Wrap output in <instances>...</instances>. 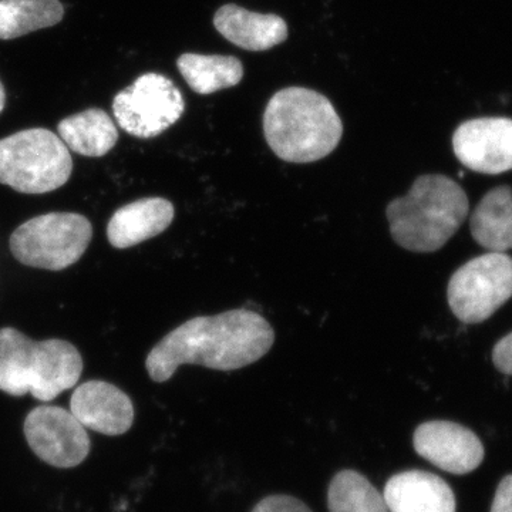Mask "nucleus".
Here are the masks:
<instances>
[{"instance_id":"nucleus-1","label":"nucleus","mask_w":512,"mask_h":512,"mask_svg":"<svg viewBox=\"0 0 512 512\" xmlns=\"http://www.w3.org/2000/svg\"><path fill=\"white\" fill-rule=\"evenodd\" d=\"M275 332L268 320L248 309L198 316L171 330L148 353L151 380L164 383L181 365L231 372L258 362L271 350Z\"/></svg>"},{"instance_id":"nucleus-2","label":"nucleus","mask_w":512,"mask_h":512,"mask_svg":"<svg viewBox=\"0 0 512 512\" xmlns=\"http://www.w3.org/2000/svg\"><path fill=\"white\" fill-rule=\"evenodd\" d=\"M264 134L281 160L308 164L335 151L343 123L328 97L305 87H286L266 104Z\"/></svg>"},{"instance_id":"nucleus-3","label":"nucleus","mask_w":512,"mask_h":512,"mask_svg":"<svg viewBox=\"0 0 512 512\" xmlns=\"http://www.w3.org/2000/svg\"><path fill=\"white\" fill-rule=\"evenodd\" d=\"M466 191L447 175H420L402 198L387 205L390 234L407 251L430 254L450 241L466 221Z\"/></svg>"},{"instance_id":"nucleus-4","label":"nucleus","mask_w":512,"mask_h":512,"mask_svg":"<svg viewBox=\"0 0 512 512\" xmlns=\"http://www.w3.org/2000/svg\"><path fill=\"white\" fill-rule=\"evenodd\" d=\"M82 372V355L72 343L36 342L18 329H0V392L15 397L30 393L40 402H52L76 386Z\"/></svg>"},{"instance_id":"nucleus-5","label":"nucleus","mask_w":512,"mask_h":512,"mask_svg":"<svg viewBox=\"0 0 512 512\" xmlns=\"http://www.w3.org/2000/svg\"><path fill=\"white\" fill-rule=\"evenodd\" d=\"M69 148L46 128H28L0 140V184L22 194H47L69 181Z\"/></svg>"},{"instance_id":"nucleus-6","label":"nucleus","mask_w":512,"mask_h":512,"mask_svg":"<svg viewBox=\"0 0 512 512\" xmlns=\"http://www.w3.org/2000/svg\"><path fill=\"white\" fill-rule=\"evenodd\" d=\"M92 237V224L83 215L50 212L16 228L9 245L20 264L47 271H63L82 258Z\"/></svg>"},{"instance_id":"nucleus-7","label":"nucleus","mask_w":512,"mask_h":512,"mask_svg":"<svg viewBox=\"0 0 512 512\" xmlns=\"http://www.w3.org/2000/svg\"><path fill=\"white\" fill-rule=\"evenodd\" d=\"M511 298L512 258L505 252H488L471 259L448 282V305L466 325L490 319Z\"/></svg>"},{"instance_id":"nucleus-8","label":"nucleus","mask_w":512,"mask_h":512,"mask_svg":"<svg viewBox=\"0 0 512 512\" xmlns=\"http://www.w3.org/2000/svg\"><path fill=\"white\" fill-rule=\"evenodd\" d=\"M184 110L183 93L160 73L143 74L113 100L117 124L137 138L160 136L183 117Z\"/></svg>"},{"instance_id":"nucleus-9","label":"nucleus","mask_w":512,"mask_h":512,"mask_svg":"<svg viewBox=\"0 0 512 512\" xmlns=\"http://www.w3.org/2000/svg\"><path fill=\"white\" fill-rule=\"evenodd\" d=\"M23 430L33 453L53 467H77L92 448L86 429L63 407H36L26 417Z\"/></svg>"},{"instance_id":"nucleus-10","label":"nucleus","mask_w":512,"mask_h":512,"mask_svg":"<svg viewBox=\"0 0 512 512\" xmlns=\"http://www.w3.org/2000/svg\"><path fill=\"white\" fill-rule=\"evenodd\" d=\"M454 154L468 170L503 174L512 170V120L481 117L464 121L454 131Z\"/></svg>"},{"instance_id":"nucleus-11","label":"nucleus","mask_w":512,"mask_h":512,"mask_svg":"<svg viewBox=\"0 0 512 512\" xmlns=\"http://www.w3.org/2000/svg\"><path fill=\"white\" fill-rule=\"evenodd\" d=\"M413 446L416 453L433 466L457 476L477 470L484 460L480 439L473 431L453 421L420 424L414 431Z\"/></svg>"},{"instance_id":"nucleus-12","label":"nucleus","mask_w":512,"mask_h":512,"mask_svg":"<svg viewBox=\"0 0 512 512\" xmlns=\"http://www.w3.org/2000/svg\"><path fill=\"white\" fill-rule=\"evenodd\" d=\"M70 412L84 429L104 436H121L131 429L134 421L130 397L119 387L103 380L80 384L70 399Z\"/></svg>"},{"instance_id":"nucleus-13","label":"nucleus","mask_w":512,"mask_h":512,"mask_svg":"<svg viewBox=\"0 0 512 512\" xmlns=\"http://www.w3.org/2000/svg\"><path fill=\"white\" fill-rule=\"evenodd\" d=\"M389 512H456V497L450 485L427 471L396 474L384 487Z\"/></svg>"},{"instance_id":"nucleus-14","label":"nucleus","mask_w":512,"mask_h":512,"mask_svg":"<svg viewBox=\"0 0 512 512\" xmlns=\"http://www.w3.org/2000/svg\"><path fill=\"white\" fill-rule=\"evenodd\" d=\"M214 26L232 45L249 52H265L288 39V23L281 16L251 12L235 3L215 12Z\"/></svg>"},{"instance_id":"nucleus-15","label":"nucleus","mask_w":512,"mask_h":512,"mask_svg":"<svg viewBox=\"0 0 512 512\" xmlns=\"http://www.w3.org/2000/svg\"><path fill=\"white\" fill-rule=\"evenodd\" d=\"M173 202L161 197L141 198L114 212L107 225V238L111 247H136L163 234L174 221Z\"/></svg>"},{"instance_id":"nucleus-16","label":"nucleus","mask_w":512,"mask_h":512,"mask_svg":"<svg viewBox=\"0 0 512 512\" xmlns=\"http://www.w3.org/2000/svg\"><path fill=\"white\" fill-rule=\"evenodd\" d=\"M471 235L491 252L512 249V190L501 185L488 191L470 218Z\"/></svg>"},{"instance_id":"nucleus-17","label":"nucleus","mask_w":512,"mask_h":512,"mask_svg":"<svg viewBox=\"0 0 512 512\" xmlns=\"http://www.w3.org/2000/svg\"><path fill=\"white\" fill-rule=\"evenodd\" d=\"M60 140L69 150L84 157H103L119 141V130L113 119L101 109H89L60 121Z\"/></svg>"},{"instance_id":"nucleus-18","label":"nucleus","mask_w":512,"mask_h":512,"mask_svg":"<svg viewBox=\"0 0 512 512\" xmlns=\"http://www.w3.org/2000/svg\"><path fill=\"white\" fill-rule=\"evenodd\" d=\"M177 67L192 92L202 96L238 86L244 77V66L234 56L184 53Z\"/></svg>"},{"instance_id":"nucleus-19","label":"nucleus","mask_w":512,"mask_h":512,"mask_svg":"<svg viewBox=\"0 0 512 512\" xmlns=\"http://www.w3.org/2000/svg\"><path fill=\"white\" fill-rule=\"evenodd\" d=\"M60 0H0V40H13L62 22Z\"/></svg>"},{"instance_id":"nucleus-20","label":"nucleus","mask_w":512,"mask_h":512,"mask_svg":"<svg viewBox=\"0 0 512 512\" xmlns=\"http://www.w3.org/2000/svg\"><path fill=\"white\" fill-rule=\"evenodd\" d=\"M329 512H389L383 494L362 474L343 470L328 491Z\"/></svg>"},{"instance_id":"nucleus-21","label":"nucleus","mask_w":512,"mask_h":512,"mask_svg":"<svg viewBox=\"0 0 512 512\" xmlns=\"http://www.w3.org/2000/svg\"><path fill=\"white\" fill-rule=\"evenodd\" d=\"M252 512H312V510L291 495H271L259 501Z\"/></svg>"},{"instance_id":"nucleus-22","label":"nucleus","mask_w":512,"mask_h":512,"mask_svg":"<svg viewBox=\"0 0 512 512\" xmlns=\"http://www.w3.org/2000/svg\"><path fill=\"white\" fill-rule=\"evenodd\" d=\"M493 363L498 372L512 376V332L498 340L494 346Z\"/></svg>"},{"instance_id":"nucleus-23","label":"nucleus","mask_w":512,"mask_h":512,"mask_svg":"<svg viewBox=\"0 0 512 512\" xmlns=\"http://www.w3.org/2000/svg\"><path fill=\"white\" fill-rule=\"evenodd\" d=\"M491 512H512V476H507L498 485Z\"/></svg>"},{"instance_id":"nucleus-24","label":"nucleus","mask_w":512,"mask_h":512,"mask_svg":"<svg viewBox=\"0 0 512 512\" xmlns=\"http://www.w3.org/2000/svg\"><path fill=\"white\" fill-rule=\"evenodd\" d=\"M5 104H6L5 87H3V83L0 82V113H2L3 109H5Z\"/></svg>"}]
</instances>
